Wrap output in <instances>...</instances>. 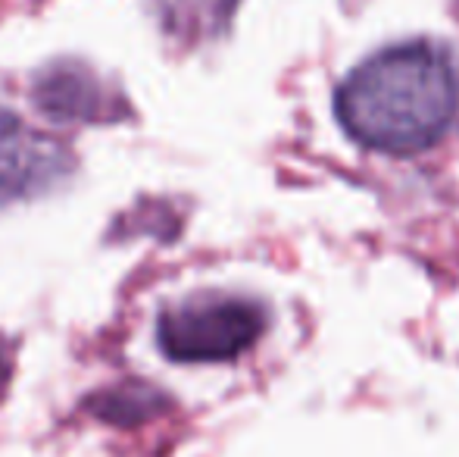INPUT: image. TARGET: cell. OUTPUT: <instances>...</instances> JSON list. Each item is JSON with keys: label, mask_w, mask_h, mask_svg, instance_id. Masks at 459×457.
<instances>
[{"label": "cell", "mask_w": 459, "mask_h": 457, "mask_svg": "<svg viewBox=\"0 0 459 457\" xmlns=\"http://www.w3.org/2000/svg\"><path fill=\"white\" fill-rule=\"evenodd\" d=\"M334 110L357 145L412 157L435 147L459 116V69L447 50L410 41L378 50L338 88Z\"/></svg>", "instance_id": "obj_1"}, {"label": "cell", "mask_w": 459, "mask_h": 457, "mask_svg": "<svg viewBox=\"0 0 459 457\" xmlns=\"http://www.w3.org/2000/svg\"><path fill=\"white\" fill-rule=\"evenodd\" d=\"M266 330V311L238 294H194L157 320V347L176 364H225Z\"/></svg>", "instance_id": "obj_2"}, {"label": "cell", "mask_w": 459, "mask_h": 457, "mask_svg": "<svg viewBox=\"0 0 459 457\" xmlns=\"http://www.w3.org/2000/svg\"><path fill=\"white\" fill-rule=\"evenodd\" d=\"M66 172L69 154L54 138L0 107V204L41 195Z\"/></svg>", "instance_id": "obj_3"}, {"label": "cell", "mask_w": 459, "mask_h": 457, "mask_svg": "<svg viewBox=\"0 0 459 457\" xmlns=\"http://www.w3.org/2000/svg\"><path fill=\"white\" fill-rule=\"evenodd\" d=\"M35 104L41 113L60 122H113L126 116L119 94H109L103 79H97L82 63H54L35 79Z\"/></svg>", "instance_id": "obj_4"}, {"label": "cell", "mask_w": 459, "mask_h": 457, "mask_svg": "<svg viewBox=\"0 0 459 457\" xmlns=\"http://www.w3.org/2000/svg\"><path fill=\"white\" fill-rule=\"evenodd\" d=\"M235 0H163V16L182 35H212L229 22Z\"/></svg>", "instance_id": "obj_5"}, {"label": "cell", "mask_w": 459, "mask_h": 457, "mask_svg": "<svg viewBox=\"0 0 459 457\" xmlns=\"http://www.w3.org/2000/svg\"><path fill=\"white\" fill-rule=\"evenodd\" d=\"M6 357H4V351H0V391H4V385H6Z\"/></svg>", "instance_id": "obj_6"}]
</instances>
